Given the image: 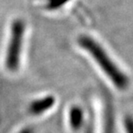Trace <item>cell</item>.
<instances>
[{
  "instance_id": "cell-1",
  "label": "cell",
  "mask_w": 133,
  "mask_h": 133,
  "mask_svg": "<svg viewBox=\"0 0 133 133\" xmlns=\"http://www.w3.org/2000/svg\"><path fill=\"white\" fill-rule=\"evenodd\" d=\"M79 45L92 57L107 81L117 90L124 92L130 88L131 79L129 75L97 41L88 36H82L79 39Z\"/></svg>"
},
{
  "instance_id": "cell-2",
  "label": "cell",
  "mask_w": 133,
  "mask_h": 133,
  "mask_svg": "<svg viewBox=\"0 0 133 133\" xmlns=\"http://www.w3.org/2000/svg\"><path fill=\"white\" fill-rule=\"evenodd\" d=\"M24 31L25 27L22 21L17 20L13 23L4 58L5 68L10 73H16L19 70Z\"/></svg>"
},
{
  "instance_id": "cell-3",
  "label": "cell",
  "mask_w": 133,
  "mask_h": 133,
  "mask_svg": "<svg viewBox=\"0 0 133 133\" xmlns=\"http://www.w3.org/2000/svg\"><path fill=\"white\" fill-rule=\"evenodd\" d=\"M55 103L56 99L53 95H45L31 101L28 111L32 116H42L51 110Z\"/></svg>"
},
{
  "instance_id": "cell-4",
  "label": "cell",
  "mask_w": 133,
  "mask_h": 133,
  "mask_svg": "<svg viewBox=\"0 0 133 133\" xmlns=\"http://www.w3.org/2000/svg\"><path fill=\"white\" fill-rule=\"evenodd\" d=\"M84 112L79 105H72L68 112V125L73 131H79L84 124Z\"/></svg>"
},
{
  "instance_id": "cell-5",
  "label": "cell",
  "mask_w": 133,
  "mask_h": 133,
  "mask_svg": "<svg viewBox=\"0 0 133 133\" xmlns=\"http://www.w3.org/2000/svg\"><path fill=\"white\" fill-rule=\"evenodd\" d=\"M124 126L125 133H133V117L127 116L124 118Z\"/></svg>"
},
{
  "instance_id": "cell-6",
  "label": "cell",
  "mask_w": 133,
  "mask_h": 133,
  "mask_svg": "<svg viewBox=\"0 0 133 133\" xmlns=\"http://www.w3.org/2000/svg\"><path fill=\"white\" fill-rule=\"evenodd\" d=\"M17 133H36V132H35V130L32 127H25V128L20 130Z\"/></svg>"
}]
</instances>
